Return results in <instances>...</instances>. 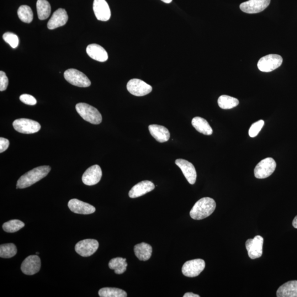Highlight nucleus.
Returning <instances> with one entry per match:
<instances>
[{
	"instance_id": "nucleus-1",
	"label": "nucleus",
	"mask_w": 297,
	"mask_h": 297,
	"mask_svg": "<svg viewBox=\"0 0 297 297\" xmlns=\"http://www.w3.org/2000/svg\"><path fill=\"white\" fill-rule=\"evenodd\" d=\"M51 171L49 166L36 167L21 176L17 183V189H23L31 186L45 177Z\"/></svg>"
},
{
	"instance_id": "nucleus-2",
	"label": "nucleus",
	"mask_w": 297,
	"mask_h": 297,
	"mask_svg": "<svg viewBox=\"0 0 297 297\" xmlns=\"http://www.w3.org/2000/svg\"><path fill=\"white\" fill-rule=\"evenodd\" d=\"M215 201L211 198L205 197L200 199L193 206L190 211V216L194 220H200L206 218L216 209Z\"/></svg>"
},
{
	"instance_id": "nucleus-3",
	"label": "nucleus",
	"mask_w": 297,
	"mask_h": 297,
	"mask_svg": "<svg viewBox=\"0 0 297 297\" xmlns=\"http://www.w3.org/2000/svg\"><path fill=\"white\" fill-rule=\"evenodd\" d=\"M77 113L88 123L99 125L102 122V116L99 111L92 106L86 103H78L76 106Z\"/></svg>"
},
{
	"instance_id": "nucleus-4",
	"label": "nucleus",
	"mask_w": 297,
	"mask_h": 297,
	"mask_svg": "<svg viewBox=\"0 0 297 297\" xmlns=\"http://www.w3.org/2000/svg\"><path fill=\"white\" fill-rule=\"evenodd\" d=\"M66 80L74 86L86 88L91 85V82L85 74L76 69H69L64 73Z\"/></svg>"
},
{
	"instance_id": "nucleus-5",
	"label": "nucleus",
	"mask_w": 297,
	"mask_h": 297,
	"mask_svg": "<svg viewBox=\"0 0 297 297\" xmlns=\"http://www.w3.org/2000/svg\"><path fill=\"white\" fill-rule=\"evenodd\" d=\"M283 58L279 55L270 54L263 57L258 61L259 70L263 72H270L282 65Z\"/></svg>"
},
{
	"instance_id": "nucleus-6",
	"label": "nucleus",
	"mask_w": 297,
	"mask_h": 297,
	"mask_svg": "<svg viewBox=\"0 0 297 297\" xmlns=\"http://www.w3.org/2000/svg\"><path fill=\"white\" fill-rule=\"evenodd\" d=\"M277 167V163L272 157L264 159L258 163L254 169V175L257 178L264 179L269 177L274 173Z\"/></svg>"
},
{
	"instance_id": "nucleus-7",
	"label": "nucleus",
	"mask_w": 297,
	"mask_h": 297,
	"mask_svg": "<svg viewBox=\"0 0 297 297\" xmlns=\"http://www.w3.org/2000/svg\"><path fill=\"white\" fill-rule=\"evenodd\" d=\"M13 126L15 131L23 134H33L41 129L38 122L27 119L15 120L13 123Z\"/></svg>"
},
{
	"instance_id": "nucleus-8",
	"label": "nucleus",
	"mask_w": 297,
	"mask_h": 297,
	"mask_svg": "<svg viewBox=\"0 0 297 297\" xmlns=\"http://www.w3.org/2000/svg\"><path fill=\"white\" fill-rule=\"evenodd\" d=\"M127 89L136 97H143L151 92L152 88L149 84L139 79H132L127 83Z\"/></svg>"
},
{
	"instance_id": "nucleus-9",
	"label": "nucleus",
	"mask_w": 297,
	"mask_h": 297,
	"mask_svg": "<svg viewBox=\"0 0 297 297\" xmlns=\"http://www.w3.org/2000/svg\"><path fill=\"white\" fill-rule=\"evenodd\" d=\"M205 268V263L203 259H197L191 260L185 262L182 269V272L185 277L194 278L198 277Z\"/></svg>"
},
{
	"instance_id": "nucleus-10",
	"label": "nucleus",
	"mask_w": 297,
	"mask_h": 297,
	"mask_svg": "<svg viewBox=\"0 0 297 297\" xmlns=\"http://www.w3.org/2000/svg\"><path fill=\"white\" fill-rule=\"evenodd\" d=\"M99 246L98 241L86 239L79 241L75 246L76 252L82 257H88L97 252Z\"/></svg>"
},
{
	"instance_id": "nucleus-11",
	"label": "nucleus",
	"mask_w": 297,
	"mask_h": 297,
	"mask_svg": "<svg viewBox=\"0 0 297 297\" xmlns=\"http://www.w3.org/2000/svg\"><path fill=\"white\" fill-rule=\"evenodd\" d=\"M264 238L257 236L253 239H248L246 242V247L248 256L252 259L261 258L263 254Z\"/></svg>"
},
{
	"instance_id": "nucleus-12",
	"label": "nucleus",
	"mask_w": 297,
	"mask_h": 297,
	"mask_svg": "<svg viewBox=\"0 0 297 297\" xmlns=\"http://www.w3.org/2000/svg\"><path fill=\"white\" fill-rule=\"evenodd\" d=\"M270 1L271 0H249L241 4L240 9L247 13H257L266 9Z\"/></svg>"
},
{
	"instance_id": "nucleus-13",
	"label": "nucleus",
	"mask_w": 297,
	"mask_h": 297,
	"mask_svg": "<svg viewBox=\"0 0 297 297\" xmlns=\"http://www.w3.org/2000/svg\"><path fill=\"white\" fill-rule=\"evenodd\" d=\"M175 163L181 169L188 182L190 184H194L197 179V174L193 164L181 158L177 159Z\"/></svg>"
},
{
	"instance_id": "nucleus-14",
	"label": "nucleus",
	"mask_w": 297,
	"mask_h": 297,
	"mask_svg": "<svg viewBox=\"0 0 297 297\" xmlns=\"http://www.w3.org/2000/svg\"><path fill=\"white\" fill-rule=\"evenodd\" d=\"M41 268V260L38 256H30L26 258L21 265V270L27 275L38 273Z\"/></svg>"
},
{
	"instance_id": "nucleus-15",
	"label": "nucleus",
	"mask_w": 297,
	"mask_h": 297,
	"mask_svg": "<svg viewBox=\"0 0 297 297\" xmlns=\"http://www.w3.org/2000/svg\"><path fill=\"white\" fill-rule=\"evenodd\" d=\"M68 206L73 213L77 214H92L96 210L93 205L77 199H73L69 201Z\"/></svg>"
},
{
	"instance_id": "nucleus-16",
	"label": "nucleus",
	"mask_w": 297,
	"mask_h": 297,
	"mask_svg": "<svg viewBox=\"0 0 297 297\" xmlns=\"http://www.w3.org/2000/svg\"><path fill=\"white\" fill-rule=\"evenodd\" d=\"M102 170L98 165L88 168L84 173L82 181L87 185H94L98 184L102 177Z\"/></svg>"
},
{
	"instance_id": "nucleus-17",
	"label": "nucleus",
	"mask_w": 297,
	"mask_h": 297,
	"mask_svg": "<svg viewBox=\"0 0 297 297\" xmlns=\"http://www.w3.org/2000/svg\"><path fill=\"white\" fill-rule=\"evenodd\" d=\"M94 12L97 18L101 21H108L111 17V10L105 0H94Z\"/></svg>"
},
{
	"instance_id": "nucleus-18",
	"label": "nucleus",
	"mask_w": 297,
	"mask_h": 297,
	"mask_svg": "<svg viewBox=\"0 0 297 297\" xmlns=\"http://www.w3.org/2000/svg\"><path fill=\"white\" fill-rule=\"evenodd\" d=\"M68 20V16L65 9L58 8L53 13L52 17L47 23V28L54 29L65 25Z\"/></svg>"
},
{
	"instance_id": "nucleus-19",
	"label": "nucleus",
	"mask_w": 297,
	"mask_h": 297,
	"mask_svg": "<svg viewBox=\"0 0 297 297\" xmlns=\"http://www.w3.org/2000/svg\"><path fill=\"white\" fill-rule=\"evenodd\" d=\"M155 188V185L149 181H143L135 185L130 190L129 197L137 198L151 192Z\"/></svg>"
},
{
	"instance_id": "nucleus-20",
	"label": "nucleus",
	"mask_w": 297,
	"mask_h": 297,
	"mask_svg": "<svg viewBox=\"0 0 297 297\" xmlns=\"http://www.w3.org/2000/svg\"><path fill=\"white\" fill-rule=\"evenodd\" d=\"M86 51L89 56L93 58V60L104 62L108 59V52L99 45L90 44L87 46Z\"/></svg>"
},
{
	"instance_id": "nucleus-21",
	"label": "nucleus",
	"mask_w": 297,
	"mask_h": 297,
	"mask_svg": "<svg viewBox=\"0 0 297 297\" xmlns=\"http://www.w3.org/2000/svg\"><path fill=\"white\" fill-rule=\"evenodd\" d=\"M151 135L158 142L164 143L167 142L170 138V134L165 127L151 125L148 126Z\"/></svg>"
},
{
	"instance_id": "nucleus-22",
	"label": "nucleus",
	"mask_w": 297,
	"mask_h": 297,
	"mask_svg": "<svg viewBox=\"0 0 297 297\" xmlns=\"http://www.w3.org/2000/svg\"><path fill=\"white\" fill-rule=\"evenodd\" d=\"M277 295L278 297H297V281H290L281 286Z\"/></svg>"
},
{
	"instance_id": "nucleus-23",
	"label": "nucleus",
	"mask_w": 297,
	"mask_h": 297,
	"mask_svg": "<svg viewBox=\"0 0 297 297\" xmlns=\"http://www.w3.org/2000/svg\"><path fill=\"white\" fill-rule=\"evenodd\" d=\"M134 251L135 255L140 261H147L151 256L152 248L148 244L143 242L136 245Z\"/></svg>"
},
{
	"instance_id": "nucleus-24",
	"label": "nucleus",
	"mask_w": 297,
	"mask_h": 297,
	"mask_svg": "<svg viewBox=\"0 0 297 297\" xmlns=\"http://www.w3.org/2000/svg\"><path fill=\"white\" fill-rule=\"evenodd\" d=\"M194 129L201 134L210 136L213 134V129L206 120L200 117H195L192 121Z\"/></svg>"
},
{
	"instance_id": "nucleus-25",
	"label": "nucleus",
	"mask_w": 297,
	"mask_h": 297,
	"mask_svg": "<svg viewBox=\"0 0 297 297\" xmlns=\"http://www.w3.org/2000/svg\"><path fill=\"white\" fill-rule=\"evenodd\" d=\"M37 13L40 20H45L50 16L51 8L47 0H38L36 2Z\"/></svg>"
},
{
	"instance_id": "nucleus-26",
	"label": "nucleus",
	"mask_w": 297,
	"mask_h": 297,
	"mask_svg": "<svg viewBox=\"0 0 297 297\" xmlns=\"http://www.w3.org/2000/svg\"><path fill=\"white\" fill-rule=\"evenodd\" d=\"M127 265L126 259L120 257L111 259L109 263L110 269L114 270L116 274H124L126 271Z\"/></svg>"
},
{
	"instance_id": "nucleus-27",
	"label": "nucleus",
	"mask_w": 297,
	"mask_h": 297,
	"mask_svg": "<svg viewBox=\"0 0 297 297\" xmlns=\"http://www.w3.org/2000/svg\"><path fill=\"white\" fill-rule=\"evenodd\" d=\"M219 107L222 109L227 110L234 108L239 104V101L235 98L229 95H222L217 101Z\"/></svg>"
},
{
	"instance_id": "nucleus-28",
	"label": "nucleus",
	"mask_w": 297,
	"mask_h": 297,
	"mask_svg": "<svg viewBox=\"0 0 297 297\" xmlns=\"http://www.w3.org/2000/svg\"><path fill=\"white\" fill-rule=\"evenodd\" d=\"M100 297H126L127 294L123 290L117 288H106L99 291Z\"/></svg>"
},
{
	"instance_id": "nucleus-29",
	"label": "nucleus",
	"mask_w": 297,
	"mask_h": 297,
	"mask_svg": "<svg viewBox=\"0 0 297 297\" xmlns=\"http://www.w3.org/2000/svg\"><path fill=\"white\" fill-rule=\"evenodd\" d=\"M17 14L19 18L22 22L26 23H30L32 22L33 13L29 6H26V5H22L20 6L18 9Z\"/></svg>"
},
{
	"instance_id": "nucleus-30",
	"label": "nucleus",
	"mask_w": 297,
	"mask_h": 297,
	"mask_svg": "<svg viewBox=\"0 0 297 297\" xmlns=\"http://www.w3.org/2000/svg\"><path fill=\"white\" fill-rule=\"evenodd\" d=\"M17 249L13 243H7L0 246V257L10 258L17 254Z\"/></svg>"
},
{
	"instance_id": "nucleus-31",
	"label": "nucleus",
	"mask_w": 297,
	"mask_h": 297,
	"mask_svg": "<svg viewBox=\"0 0 297 297\" xmlns=\"http://www.w3.org/2000/svg\"><path fill=\"white\" fill-rule=\"evenodd\" d=\"M25 226L24 223L19 220H12L4 223L2 228L5 232L14 233L22 229Z\"/></svg>"
},
{
	"instance_id": "nucleus-32",
	"label": "nucleus",
	"mask_w": 297,
	"mask_h": 297,
	"mask_svg": "<svg viewBox=\"0 0 297 297\" xmlns=\"http://www.w3.org/2000/svg\"><path fill=\"white\" fill-rule=\"evenodd\" d=\"M3 39L13 49L16 48L18 46V37L17 35L13 33H5L3 35Z\"/></svg>"
},
{
	"instance_id": "nucleus-33",
	"label": "nucleus",
	"mask_w": 297,
	"mask_h": 297,
	"mask_svg": "<svg viewBox=\"0 0 297 297\" xmlns=\"http://www.w3.org/2000/svg\"><path fill=\"white\" fill-rule=\"evenodd\" d=\"M264 124L265 123L263 120H259L256 122V123H254L249 130V136L252 138L257 136L260 131L262 129Z\"/></svg>"
},
{
	"instance_id": "nucleus-34",
	"label": "nucleus",
	"mask_w": 297,
	"mask_h": 297,
	"mask_svg": "<svg viewBox=\"0 0 297 297\" xmlns=\"http://www.w3.org/2000/svg\"><path fill=\"white\" fill-rule=\"evenodd\" d=\"M19 99L21 102L26 105H35L37 103L36 99L32 95L29 94L21 95Z\"/></svg>"
},
{
	"instance_id": "nucleus-35",
	"label": "nucleus",
	"mask_w": 297,
	"mask_h": 297,
	"mask_svg": "<svg viewBox=\"0 0 297 297\" xmlns=\"http://www.w3.org/2000/svg\"><path fill=\"white\" fill-rule=\"evenodd\" d=\"M8 85V79L6 73L3 71H0V91H4L7 88Z\"/></svg>"
},
{
	"instance_id": "nucleus-36",
	"label": "nucleus",
	"mask_w": 297,
	"mask_h": 297,
	"mask_svg": "<svg viewBox=\"0 0 297 297\" xmlns=\"http://www.w3.org/2000/svg\"><path fill=\"white\" fill-rule=\"evenodd\" d=\"M9 146V142L8 140L1 137L0 139V152L2 153L6 151Z\"/></svg>"
},
{
	"instance_id": "nucleus-37",
	"label": "nucleus",
	"mask_w": 297,
	"mask_h": 297,
	"mask_svg": "<svg viewBox=\"0 0 297 297\" xmlns=\"http://www.w3.org/2000/svg\"><path fill=\"white\" fill-rule=\"evenodd\" d=\"M183 297H200V296H199L198 295L194 294L193 293H188L185 294L183 296Z\"/></svg>"
},
{
	"instance_id": "nucleus-38",
	"label": "nucleus",
	"mask_w": 297,
	"mask_h": 297,
	"mask_svg": "<svg viewBox=\"0 0 297 297\" xmlns=\"http://www.w3.org/2000/svg\"><path fill=\"white\" fill-rule=\"evenodd\" d=\"M293 226L295 228V229H297V216L295 217L293 222Z\"/></svg>"
},
{
	"instance_id": "nucleus-39",
	"label": "nucleus",
	"mask_w": 297,
	"mask_h": 297,
	"mask_svg": "<svg viewBox=\"0 0 297 297\" xmlns=\"http://www.w3.org/2000/svg\"><path fill=\"white\" fill-rule=\"evenodd\" d=\"M161 1L166 3H169L172 1V0H161Z\"/></svg>"
},
{
	"instance_id": "nucleus-40",
	"label": "nucleus",
	"mask_w": 297,
	"mask_h": 297,
	"mask_svg": "<svg viewBox=\"0 0 297 297\" xmlns=\"http://www.w3.org/2000/svg\"><path fill=\"white\" fill-rule=\"evenodd\" d=\"M36 255H38V254H39V252H36Z\"/></svg>"
}]
</instances>
